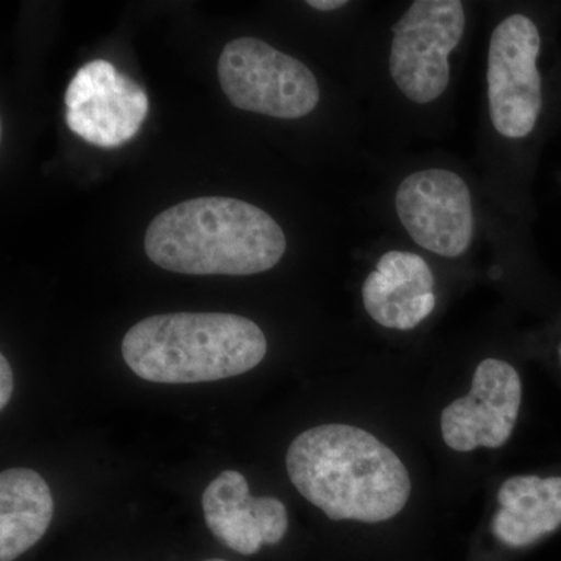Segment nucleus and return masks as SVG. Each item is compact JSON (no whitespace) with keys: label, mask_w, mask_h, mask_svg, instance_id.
<instances>
[{"label":"nucleus","mask_w":561,"mask_h":561,"mask_svg":"<svg viewBox=\"0 0 561 561\" xmlns=\"http://www.w3.org/2000/svg\"><path fill=\"white\" fill-rule=\"evenodd\" d=\"M434 275L423 257L389 251L362 287L365 311L389 330H413L434 311Z\"/></svg>","instance_id":"nucleus-11"},{"label":"nucleus","mask_w":561,"mask_h":561,"mask_svg":"<svg viewBox=\"0 0 561 561\" xmlns=\"http://www.w3.org/2000/svg\"><path fill=\"white\" fill-rule=\"evenodd\" d=\"M267 339L253 320L234 313L179 312L140 320L122 341V356L144 381L197 383L253 370Z\"/></svg>","instance_id":"nucleus-3"},{"label":"nucleus","mask_w":561,"mask_h":561,"mask_svg":"<svg viewBox=\"0 0 561 561\" xmlns=\"http://www.w3.org/2000/svg\"><path fill=\"white\" fill-rule=\"evenodd\" d=\"M220 87L236 108L276 119L308 116L320 102L311 69L256 38L231 41L217 65Z\"/></svg>","instance_id":"nucleus-4"},{"label":"nucleus","mask_w":561,"mask_h":561,"mask_svg":"<svg viewBox=\"0 0 561 561\" xmlns=\"http://www.w3.org/2000/svg\"><path fill=\"white\" fill-rule=\"evenodd\" d=\"M459 0H416L394 25L390 73L409 101L431 103L449 84V54L465 33Z\"/></svg>","instance_id":"nucleus-6"},{"label":"nucleus","mask_w":561,"mask_h":561,"mask_svg":"<svg viewBox=\"0 0 561 561\" xmlns=\"http://www.w3.org/2000/svg\"><path fill=\"white\" fill-rule=\"evenodd\" d=\"M496 502L491 534L507 548H527L561 527V476H512Z\"/></svg>","instance_id":"nucleus-12"},{"label":"nucleus","mask_w":561,"mask_h":561,"mask_svg":"<svg viewBox=\"0 0 561 561\" xmlns=\"http://www.w3.org/2000/svg\"><path fill=\"white\" fill-rule=\"evenodd\" d=\"M290 482L332 522L379 524L411 500L408 467L371 432L328 423L301 432L286 456Z\"/></svg>","instance_id":"nucleus-1"},{"label":"nucleus","mask_w":561,"mask_h":561,"mask_svg":"<svg viewBox=\"0 0 561 561\" xmlns=\"http://www.w3.org/2000/svg\"><path fill=\"white\" fill-rule=\"evenodd\" d=\"M557 356H559V360H560V364H561V341L559 343V346H557Z\"/></svg>","instance_id":"nucleus-16"},{"label":"nucleus","mask_w":561,"mask_h":561,"mask_svg":"<svg viewBox=\"0 0 561 561\" xmlns=\"http://www.w3.org/2000/svg\"><path fill=\"white\" fill-rule=\"evenodd\" d=\"M65 102L70 130L105 149L135 138L149 113L144 88L106 60H94L79 69Z\"/></svg>","instance_id":"nucleus-7"},{"label":"nucleus","mask_w":561,"mask_h":561,"mask_svg":"<svg viewBox=\"0 0 561 561\" xmlns=\"http://www.w3.org/2000/svg\"><path fill=\"white\" fill-rule=\"evenodd\" d=\"M394 205L402 227L421 249L457 257L470 247L471 194L457 173L445 169L412 173L398 187Z\"/></svg>","instance_id":"nucleus-9"},{"label":"nucleus","mask_w":561,"mask_h":561,"mask_svg":"<svg viewBox=\"0 0 561 561\" xmlns=\"http://www.w3.org/2000/svg\"><path fill=\"white\" fill-rule=\"evenodd\" d=\"M205 561H227V560H221V559H209V560H205Z\"/></svg>","instance_id":"nucleus-17"},{"label":"nucleus","mask_w":561,"mask_h":561,"mask_svg":"<svg viewBox=\"0 0 561 561\" xmlns=\"http://www.w3.org/2000/svg\"><path fill=\"white\" fill-rule=\"evenodd\" d=\"M54 496L39 472L11 468L0 474V561H14L44 537Z\"/></svg>","instance_id":"nucleus-13"},{"label":"nucleus","mask_w":561,"mask_h":561,"mask_svg":"<svg viewBox=\"0 0 561 561\" xmlns=\"http://www.w3.org/2000/svg\"><path fill=\"white\" fill-rule=\"evenodd\" d=\"M346 0H309L308 5L319 11H332L346 5Z\"/></svg>","instance_id":"nucleus-15"},{"label":"nucleus","mask_w":561,"mask_h":561,"mask_svg":"<svg viewBox=\"0 0 561 561\" xmlns=\"http://www.w3.org/2000/svg\"><path fill=\"white\" fill-rule=\"evenodd\" d=\"M147 256L181 275L249 276L275 267L286 236L264 209L230 197H198L154 217Z\"/></svg>","instance_id":"nucleus-2"},{"label":"nucleus","mask_w":561,"mask_h":561,"mask_svg":"<svg viewBox=\"0 0 561 561\" xmlns=\"http://www.w3.org/2000/svg\"><path fill=\"white\" fill-rule=\"evenodd\" d=\"M206 526L217 540L242 556L278 545L289 529L286 505L272 496L253 497L242 472L227 470L203 493Z\"/></svg>","instance_id":"nucleus-10"},{"label":"nucleus","mask_w":561,"mask_h":561,"mask_svg":"<svg viewBox=\"0 0 561 561\" xmlns=\"http://www.w3.org/2000/svg\"><path fill=\"white\" fill-rule=\"evenodd\" d=\"M523 404L518 370L502 359L482 360L471 389L443 409L442 438L456 453L502 448L511 440Z\"/></svg>","instance_id":"nucleus-8"},{"label":"nucleus","mask_w":561,"mask_h":561,"mask_svg":"<svg viewBox=\"0 0 561 561\" xmlns=\"http://www.w3.org/2000/svg\"><path fill=\"white\" fill-rule=\"evenodd\" d=\"M13 389V371H11L9 360H7V357L2 354V356H0V411H3L7 404H9Z\"/></svg>","instance_id":"nucleus-14"},{"label":"nucleus","mask_w":561,"mask_h":561,"mask_svg":"<svg viewBox=\"0 0 561 561\" xmlns=\"http://www.w3.org/2000/svg\"><path fill=\"white\" fill-rule=\"evenodd\" d=\"M541 50L540 27L526 14L505 18L491 35L486 72L490 116L494 128L505 138H527L541 119Z\"/></svg>","instance_id":"nucleus-5"}]
</instances>
